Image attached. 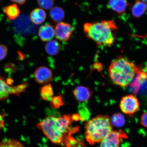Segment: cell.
Masks as SVG:
<instances>
[{"label":"cell","instance_id":"1","mask_svg":"<svg viewBox=\"0 0 147 147\" xmlns=\"http://www.w3.org/2000/svg\"><path fill=\"white\" fill-rule=\"evenodd\" d=\"M72 120V117L69 115L57 117H49L42 121L37 126L51 142L60 144L68 132Z\"/></svg>","mask_w":147,"mask_h":147},{"label":"cell","instance_id":"2","mask_svg":"<svg viewBox=\"0 0 147 147\" xmlns=\"http://www.w3.org/2000/svg\"><path fill=\"white\" fill-rule=\"evenodd\" d=\"M83 29L86 36L97 45L110 47L114 43L113 32L117 30V27L113 20L86 23Z\"/></svg>","mask_w":147,"mask_h":147},{"label":"cell","instance_id":"3","mask_svg":"<svg viewBox=\"0 0 147 147\" xmlns=\"http://www.w3.org/2000/svg\"><path fill=\"white\" fill-rule=\"evenodd\" d=\"M138 71L135 64L123 57L113 60L109 68V75L112 81L121 87H127Z\"/></svg>","mask_w":147,"mask_h":147},{"label":"cell","instance_id":"4","mask_svg":"<svg viewBox=\"0 0 147 147\" xmlns=\"http://www.w3.org/2000/svg\"><path fill=\"white\" fill-rule=\"evenodd\" d=\"M86 139L90 144L102 142L113 131L109 116L100 115L88 121L85 126Z\"/></svg>","mask_w":147,"mask_h":147},{"label":"cell","instance_id":"5","mask_svg":"<svg viewBox=\"0 0 147 147\" xmlns=\"http://www.w3.org/2000/svg\"><path fill=\"white\" fill-rule=\"evenodd\" d=\"M11 80L9 79L6 81L0 74V101L6 100L10 94L19 95L20 93L25 90L28 85L27 83H24L12 87L10 86L12 82Z\"/></svg>","mask_w":147,"mask_h":147},{"label":"cell","instance_id":"6","mask_svg":"<svg viewBox=\"0 0 147 147\" xmlns=\"http://www.w3.org/2000/svg\"><path fill=\"white\" fill-rule=\"evenodd\" d=\"M119 106L123 113L131 115L138 111L140 104L136 97L133 95H130L122 97Z\"/></svg>","mask_w":147,"mask_h":147},{"label":"cell","instance_id":"7","mask_svg":"<svg viewBox=\"0 0 147 147\" xmlns=\"http://www.w3.org/2000/svg\"><path fill=\"white\" fill-rule=\"evenodd\" d=\"M73 31V27L69 24L60 22L55 27V35L58 39L61 41H68Z\"/></svg>","mask_w":147,"mask_h":147},{"label":"cell","instance_id":"8","mask_svg":"<svg viewBox=\"0 0 147 147\" xmlns=\"http://www.w3.org/2000/svg\"><path fill=\"white\" fill-rule=\"evenodd\" d=\"M126 137L122 131H112L101 142L100 147H119L121 140Z\"/></svg>","mask_w":147,"mask_h":147},{"label":"cell","instance_id":"9","mask_svg":"<svg viewBox=\"0 0 147 147\" xmlns=\"http://www.w3.org/2000/svg\"><path fill=\"white\" fill-rule=\"evenodd\" d=\"M53 76L52 71L47 67H40L36 70L34 77L38 84H45L51 81Z\"/></svg>","mask_w":147,"mask_h":147},{"label":"cell","instance_id":"10","mask_svg":"<svg viewBox=\"0 0 147 147\" xmlns=\"http://www.w3.org/2000/svg\"><path fill=\"white\" fill-rule=\"evenodd\" d=\"M73 94L77 100L85 102L89 100L93 94V92L89 88L78 86L74 90Z\"/></svg>","mask_w":147,"mask_h":147},{"label":"cell","instance_id":"11","mask_svg":"<svg viewBox=\"0 0 147 147\" xmlns=\"http://www.w3.org/2000/svg\"><path fill=\"white\" fill-rule=\"evenodd\" d=\"M128 4L126 0H109L108 6L119 16L126 11Z\"/></svg>","mask_w":147,"mask_h":147},{"label":"cell","instance_id":"12","mask_svg":"<svg viewBox=\"0 0 147 147\" xmlns=\"http://www.w3.org/2000/svg\"><path fill=\"white\" fill-rule=\"evenodd\" d=\"M38 36L42 41H50L55 36L54 29L52 26L49 24L42 26L38 30Z\"/></svg>","mask_w":147,"mask_h":147},{"label":"cell","instance_id":"13","mask_svg":"<svg viewBox=\"0 0 147 147\" xmlns=\"http://www.w3.org/2000/svg\"><path fill=\"white\" fill-rule=\"evenodd\" d=\"M31 21L34 24L40 25L45 21L47 13L41 8H36L31 12L30 15Z\"/></svg>","mask_w":147,"mask_h":147},{"label":"cell","instance_id":"14","mask_svg":"<svg viewBox=\"0 0 147 147\" xmlns=\"http://www.w3.org/2000/svg\"><path fill=\"white\" fill-rule=\"evenodd\" d=\"M3 11L10 21L15 20L19 16L20 14V9L16 3L5 6L3 8Z\"/></svg>","mask_w":147,"mask_h":147},{"label":"cell","instance_id":"15","mask_svg":"<svg viewBox=\"0 0 147 147\" xmlns=\"http://www.w3.org/2000/svg\"><path fill=\"white\" fill-rule=\"evenodd\" d=\"M147 9V5L144 2L137 0L131 9L132 14L135 18L142 16Z\"/></svg>","mask_w":147,"mask_h":147},{"label":"cell","instance_id":"16","mask_svg":"<svg viewBox=\"0 0 147 147\" xmlns=\"http://www.w3.org/2000/svg\"><path fill=\"white\" fill-rule=\"evenodd\" d=\"M49 14L53 21L55 22H60L65 17V12L61 7L55 6L51 9Z\"/></svg>","mask_w":147,"mask_h":147},{"label":"cell","instance_id":"17","mask_svg":"<svg viewBox=\"0 0 147 147\" xmlns=\"http://www.w3.org/2000/svg\"><path fill=\"white\" fill-rule=\"evenodd\" d=\"M61 47L59 42L55 40H51L47 42L45 49L48 54L55 56L59 53Z\"/></svg>","mask_w":147,"mask_h":147},{"label":"cell","instance_id":"18","mask_svg":"<svg viewBox=\"0 0 147 147\" xmlns=\"http://www.w3.org/2000/svg\"><path fill=\"white\" fill-rule=\"evenodd\" d=\"M40 93L42 98L44 100H48L51 99L54 95V91L51 84H49L42 87L40 90Z\"/></svg>","mask_w":147,"mask_h":147},{"label":"cell","instance_id":"19","mask_svg":"<svg viewBox=\"0 0 147 147\" xmlns=\"http://www.w3.org/2000/svg\"><path fill=\"white\" fill-rule=\"evenodd\" d=\"M111 122L112 124L117 127H121L125 123V119L124 116L121 114L115 113L112 117Z\"/></svg>","mask_w":147,"mask_h":147},{"label":"cell","instance_id":"20","mask_svg":"<svg viewBox=\"0 0 147 147\" xmlns=\"http://www.w3.org/2000/svg\"><path fill=\"white\" fill-rule=\"evenodd\" d=\"M0 147H25L19 141L13 139H5L0 143Z\"/></svg>","mask_w":147,"mask_h":147},{"label":"cell","instance_id":"21","mask_svg":"<svg viewBox=\"0 0 147 147\" xmlns=\"http://www.w3.org/2000/svg\"><path fill=\"white\" fill-rule=\"evenodd\" d=\"M64 102L63 97L61 95L53 96L51 98V105L53 107L58 108L63 105Z\"/></svg>","mask_w":147,"mask_h":147},{"label":"cell","instance_id":"22","mask_svg":"<svg viewBox=\"0 0 147 147\" xmlns=\"http://www.w3.org/2000/svg\"><path fill=\"white\" fill-rule=\"evenodd\" d=\"M37 3L42 8L49 10L53 7L54 4L55 0H37Z\"/></svg>","mask_w":147,"mask_h":147},{"label":"cell","instance_id":"23","mask_svg":"<svg viewBox=\"0 0 147 147\" xmlns=\"http://www.w3.org/2000/svg\"><path fill=\"white\" fill-rule=\"evenodd\" d=\"M8 52L7 48L5 46L0 44V60L4 59Z\"/></svg>","mask_w":147,"mask_h":147},{"label":"cell","instance_id":"24","mask_svg":"<svg viewBox=\"0 0 147 147\" xmlns=\"http://www.w3.org/2000/svg\"><path fill=\"white\" fill-rule=\"evenodd\" d=\"M140 122L143 126L147 128V112L144 113L141 116Z\"/></svg>","mask_w":147,"mask_h":147},{"label":"cell","instance_id":"25","mask_svg":"<svg viewBox=\"0 0 147 147\" xmlns=\"http://www.w3.org/2000/svg\"><path fill=\"white\" fill-rule=\"evenodd\" d=\"M3 117H4V116L3 114H2L1 112H0V128H2L4 125Z\"/></svg>","mask_w":147,"mask_h":147},{"label":"cell","instance_id":"26","mask_svg":"<svg viewBox=\"0 0 147 147\" xmlns=\"http://www.w3.org/2000/svg\"><path fill=\"white\" fill-rule=\"evenodd\" d=\"M10 1L15 3H18L20 5H23L24 4L26 0H10Z\"/></svg>","mask_w":147,"mask_h":147},{"label":"cell","instance_id":"27","mask_svg":"<svg viewBox=\"0 0 147 147\" xmlns=\"http://www.w3.org/2000/svg\"><path fill=\"white\" fill-rule=\"evenodd\" d=\"M145 3H147V0H142Z\"/></svg>","mask_w":147,"mask_h":147}]
</instances>
